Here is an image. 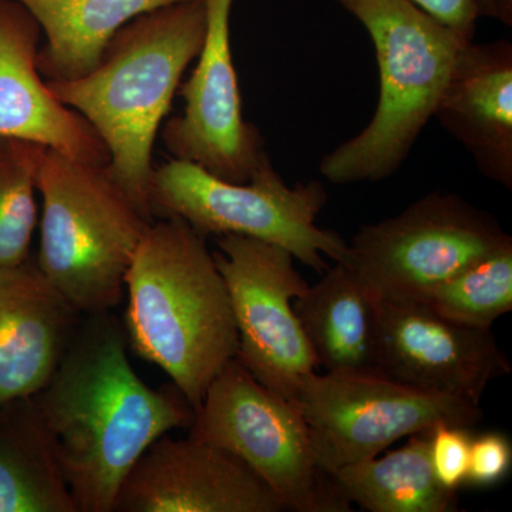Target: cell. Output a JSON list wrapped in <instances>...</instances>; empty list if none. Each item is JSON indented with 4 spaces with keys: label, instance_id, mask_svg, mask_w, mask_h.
I'll return each mask as SVG.
<instances>
[{
    "label": "cell",
    "instance_id": "1",
    "mask_svg": "<svg viewBox=\"0 0 512 512\" xmlns=\"http://www.w3.org/2000/svg\"><path fill=\"white\" fill-rule=\"evenodd\" d=\"M127 349L123 322L113 313L84 316L56 372L32 396L77 512H113L141 454L194 421L181 390L173 382L147 386Z\"/></svg>",
    "mask_w": 512,
    "mask_h": 512
},
{
    "label": "cell",
    "instance_id": "2",
    "mask_svg": "<svg viewBox=\"0 0 512 512\" xmlns=\"http://www.w3.org/2000/svg\"><path fill=\"white\" fill-rule=\"evenodd\" d=\"M205 28L204 0L174 3L123 26L92 72L46 80L56 99L99 134L109 150L111 177L151 222L154 141L185 70L200 55Z\"/></svg>",
    "mask_w": 512,
    "mask_h": 512
},
{
    "label": "cell",
    "instance_id": "3",
    "mask_svg": "<svg viewBox=\"0 0 512 512\" xmlns=\"http://www.w3.org/2000/svg\"><path fill=\"white\" fill-rule=\"evenodd\" d=\"M124 291L128 348L163 369L197 410L238 352L227 285L207 238L181 218L154 221L134 252Z\"/></svg>",
    "mask_w": 512,
    "mask_h": 512
},
{
    "label": "cell",
    "instance_id": "4",
    "mask_svg": "<svg viewBox=\"0 0 512 512\" xmlns=\"http://www.w3.org/2000/svg\"><path fill=\"white\" fill-rule=\"evenodd\" d=\"M336 2L372 39L379 101L370 123L323 158L320 173L333 184L386 180L402 167L433 119L467 40L410 0Z\"/></svg>",
    "mask_w": 512,
    "mask_h": 512
},
{
    "label": "cell",
    "instance_id": "5",
    "mask_svg": "<svg viewBox=\"0 0 512 512\" xmlns=\"http://www.w3.org/2000/svg\"><path fill=\"white\" fill-rule=\"evenodd\" d=\"M43 201L36 262L82 315L111 312L148 221L106 165L43 148L36 174Z\"/></svg>",
    "mask_w": 512,
    "mask_h": 512
},
{
    "label": "cell",
    "instance_id": "6",
    "mask_svg": "<svg viewBox=\"0 0 512 512\" xmlns=\"http://www.w3.org/2000/svg\"><path fill=\"white\" fill-rule=\"evenodd\" d=\"M328 202L318 180L289 187L266 157L247 183H229L191 161L154 168L150 210L154 220L177 217L202 237L241 235L278 245L323 274L325 256L348 262L349 245L338 232L316 225Z\"/></svg>",
    "mask_w": 512,
    "mask_h": 512
},
{
    "label": "cell",
    "instance_id": "7",
    "mask_svg": "<svg viewBox=\"0 0 512 512\" xmlns=\"http://www.w3.org/2000/svg\"><path fill=\"white\" fill-rule=\"evenodd\" d=\"M190 437L244 461L285 510H350L349 501L316 460L298 402L259 383L237 359L212 380L195 410Z\"/></svg>",
    "mask_w": 512,
    "mask_h": 512
},
{
    "label": "cell",
    "instance_id": "8",
    "mask_svg": "<svg viewBox=\"0 0 512 512\" xmlns=\"http://www.w3.org/2000/svg\"><path fill=\"white\" fill-rule=\"evenodd\" d=\"M512 244L487 211L456 194L431 192L396 217L363 225L346 265L377 301L423 302L467 266Z\"/></svg>",
    "mask_w": 512,
    "mask_h": 512
},
{
    "label": "cell",
    "instance_id": "9",
    "mask_svg": "<svg viewBox=\"0 0 512 512\" xmlns=\"http://www.w3.org/2000/svg\"><path fill=\"white\" fill-rule=\"evenodd\" d=\"M326 474L380 456L396 441L437 424L473 430L480 404L414 389L380 373H309L296 394Z\"/></svg>",
    "mask_w": 512,
    "mask_h": 512
},
{
    "label": "cell",
    "instance_id": "10",
    "mask_svg": "<svg viewBox=\"0 0 512 512\" xmlns=\"http://www.w3.org/2000/svg\"><path fill=\"white\" fill-rule=\"evenodd\" d=\"M215 264L227 285L238 332L235 359L259 383L296 400L301 380L319 360L293 301L308 289L285 248L241 235L217 237Z\"/></svg>",
    "mask_w": 512,
    "mask_h": 512
},
{
    "label": "cell",
    "instance_id": "11",
    "mask_svg": "<svg viewBox=\"0 0 512 512\" xmlns=\"http://www.w3.org/2000/svg\"><path fill=\"white\" fill-rule=\"evenodd\" d=\"M232 3L204 0L207 28L197 67L180 86L184 110L164 124L163 140L174 158L241 184L269 156L264 137L242 113L231 50Z\"/></svg>",
    "mask_w": 512,
    "mask_h": 512
},
{
    "label": "cell",
    "instance_id": "12",
    "mask_svg": "<svg viewBox=\"0 0 512 512\" xmlns=\"http://www.w3.org/2000/svg\"><path fill=\"white\" fill-rule=\"evenodd\" d=\"M377 372L414 389L480 404L488 384L511 372L491 329L441 318L417 303L376 299Z\"/></svg>",
    "mask_w": 512,
    "mask_h": 512
},
{
    "label": "cell",
    "instance_id": "13",
    "mask_svg": "<svg viewBox=\"0 0 512 512\" xmlns=\"http://www.w3.org/2000/svg\"><path fill=\"white\" fill-rule=\"evenodd\" d=\"M284 504L234 454L210 443L165 436L141 454L113 512H281Z\"/></svg>",
    "mask_w": 512,
    "mask_h": 512
},
{
    "label": "cell",
    "instance_id": "14",
    "mask_svg": "<svg viewBox=\"0 0 512 512\" xmlns=\"http://www.w3.org/2000/svg\"><path fill=\"white\" fill-rule=\"evenodd\" d=\"M39 23L19 0H0V137L52 148L83 163L110 154L89 121L50 92L37 69Z\"/></svg>",
    "mask_w": 512,
    "mask_h": 512
},
{
    "label": "cell",
    "instance_id": "15",
    "mask_svg": "<svg viewBox=\"0 0 512 512\" xmlns=\"http://www.w3.org/2000/svg\"><path fill=\"white\" fill-rule=\"evenodd\" d=\"M83 318L32 256L0 266V407L43 389Z\"/></svg>",
    "mask_w": 512,
    "mask_h": 512
},
{
    "label": "cell",
    "instance_id": "16",
    "mask_svg": "<svg viewBox=\"0 0 512 512\" xmlns=\"http://www.w3.org/2000/svg\"><path fill=\"white\" fill-rule=\"evenodd\" d=\"M434 119L466 148L485 178L511 190V42L464 43Z\"/></svg>",
    "mask_w": 512,
    "mask_h": 512
},
{
    "label": "cell",
    "instance_id": "17",
    "mask_svg": "<svg viewBox=\"0 0 512 512\" xmlns=\"http://www.w3.org/2000/svg\"><path fill=\"white\" fill-rule=\"evenodd\" d=\"M322 275L293 301L319 365L329 373H379L375 296L339 262Z\"/></svg>",
    "mask_w": 512,
    "mask_h": 512
},
{
    "label": "cell",
    "instance_id": "18",
    "mask_svg": "<svg viewBox=\"0 0 512 512\" xmlns=\"http://www.w3.org/2000/svg\"><path fill=\"white\" fill-rule=\"evenodd\" d=\"M45 33L37 69L46 80L92 72L113 36L128 22L187 0H19Z\"/></svg>",
    "mask_w": 512,
    "mask_h": 512
},
{
    "label": "cell",
    "instance_id": "19",
    "mask_svg": "<svg viewBox=\"0 0 512 512\" xmlns=\"http://www.w3.org/2000/svg\"><path fill=\"white\" fill-rule=\"evenodd\" d=\"M0 512H77L32 397L0 407Z\"/></svg>",
    "mask_w": 512,
    "mask_h": 512
},
{
    "label": "cell",
    "instance_id": "20",
    "mask_svg": "<svg viewBox=\"0 0 512 512\" xmlns=\"http://www.w3.org/2000/svg\"><path fill=\"white\" fill-rule=\"evenodd\" d=\"M430 433L414 434L399 450L336 468L329 476L349 503L370 512L457 511L458 493L434 476Z\"/></svg>",
    "mask_w": 512,
    "mask_h": 512
},
{
    "label": "cell",
    "instance_id": "21",
    "mask_svg": "<svg viewBox=\"0 0 512 512\" xmlns=\"http://www.w3.org/2000/svg\"><path fill=\"white\" fill-rule=\"evenodd\" d=\"M419 305L458 325L491 329L512 311V244L467 266Z\"/></svg>",
    "mask_w": 512,
    "mask_h": 512
},
{
    "label": "cell",
    "instance_id": "22",
    "mask_svg": "<svg viewBox=\"0 0 512 512\" xmlns=\"http://www.w3.org/2000/svg\"><path fill=\"white\" fill-rule=\"evenodd\" d=\"M43 148L0 137V266L30 258L37 225L36 174Z\"/></svg>",
    "mask_w": 512,
    "mask_h": 512
},
{
    "label": "cell",
    "instance_id": "23",
    "mask_svg": "<svg viewBox=\"0 0 512 512\" xmlns=\"http://www.w3.org/2000/svg\"><path fill=\"white\" fill-rule=\"evenodd\" d=\"M471 430L440 423L430 433V461L434 476L444 488L460 490L467 483Z\"/></svg>",
    "mask_w": 512,
    "mask_h": 512
},
{
    "label": "cell",
    "instance_id": "24",
    "mask_svg": "<svg viewBox=\"0 0 512 512\" xmlns=\"http://www.w3.org/2000/svg\"><path fill=\"white\" fill-rule=\"evenodd\" d=\"M512 466L511 441L498 431L473 437L470 446L467 483L490 487L503 481Z\"/></svg>",
    "mask_w": 512,
    "mask_h": 512
},
{
    "label": "cell",
    "instance_id": "25",
    "mask_svg": "<svg viewBox=\"0 0 512 512\" xmlns=\"http://www.w3.org/2000/svg\"><path fill=\"white\" fill-rule=\"evenodd\" d=\"M424 12L454 30L467 42L474 40L478 12L476 0H410Z\"/></svg>",
    "mask_w": 512,
    "mask_h": 512
},
{
    "label": "cell",
    "instance_id": "26",
    "mask_svg": "<svg viewBox=\"0 0 512 512\" xmlns=\"http://www.w3.org/2000/svg\"><path fill=\"white\" fill-rule=\"evenodd\" d=\"M478 18H490L512 26V0H476Z\"/></svg>",
    "mask_w": 512,
    "mask_h": 512
}]
</instances>
